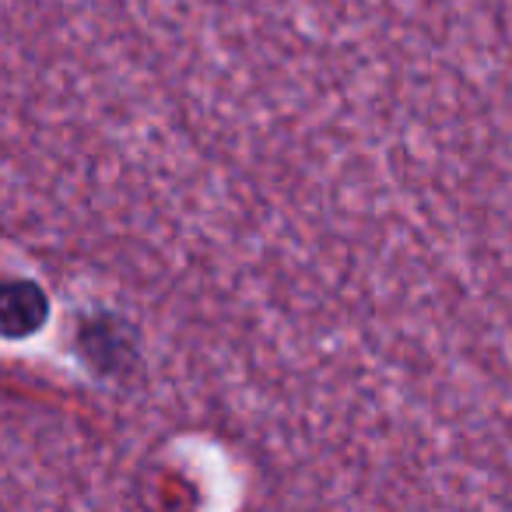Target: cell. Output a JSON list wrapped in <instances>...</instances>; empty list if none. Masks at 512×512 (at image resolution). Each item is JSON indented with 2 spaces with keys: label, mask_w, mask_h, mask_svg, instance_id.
<instances>
[{
  "label": "cell",
  "mask_w": 512,
  "mask_h": 512,
  "mask_svg": "<svg viewBox=\"0 0 512 512\" xmlns=\"http://www.w3.org/2000/svg\"><path fill=\"white\" fill-rule=\"evenodd\" d=\"M50 320V295L29 278L0 274V337L25 341Z\"/></svg>",
  "instance_id": "cell-1"
}]
</instances>
